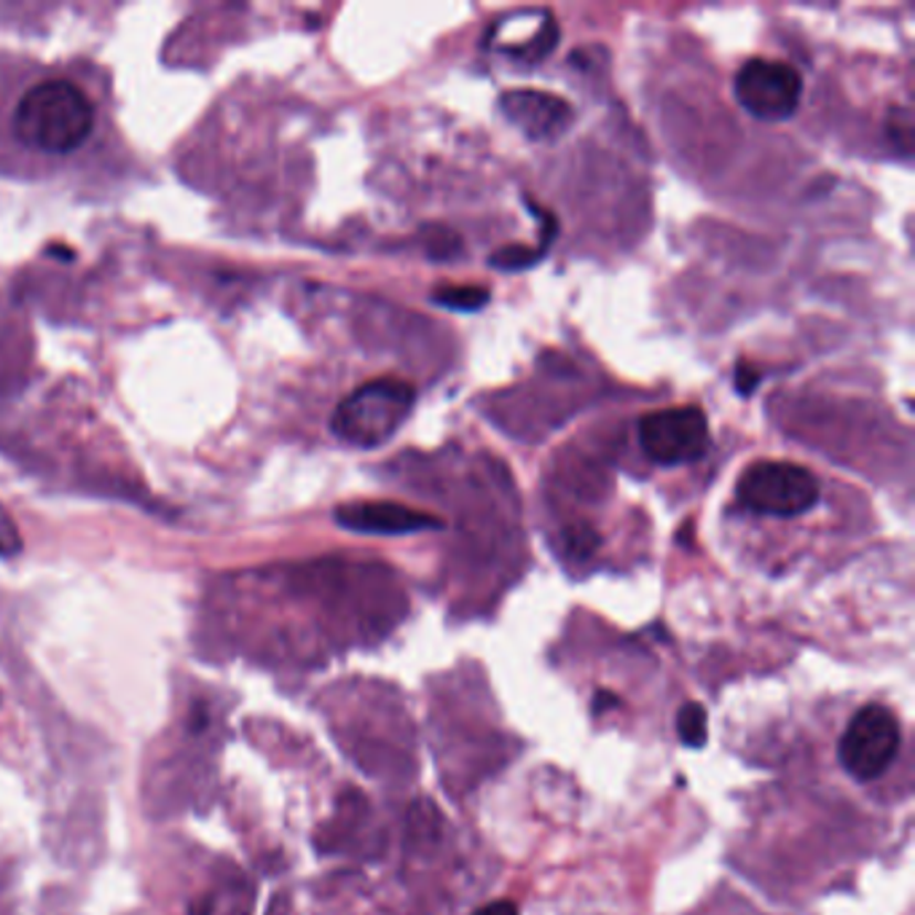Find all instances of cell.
<instances>
[{
  "instance_id": "obj_1",
  "label": "cell",
  "mask_w": 915,
  "mask_h": 915,
  "mask_svg": "<svg viewBox=\"0 0 915 915\" xmlns=\"http://www.w3.org/2000/svg\"><path fill=\"white\" fill-rule=\"evenodd\" d=\"M97 132L92 94L67 75L43 73L17 94L6 113V135L22 154L67 159L90 146Z\"/></svg>"
},
{
  "instance_id": "obj_2",
  "label": "cell",
  "mask_w": 915,
  "mask_h": 915,
  "mask_svg": "<svg viewBox=\"0 0 915 915\" xmlns=\"http://www.w3.org/2000/svg\"><path fill=\"white\" fill-rule=\"evenodd\" d=\"M417 390L409 381L374 379L349 392L330 417L338 441L355 449H376L387 443L411 417Z\"/></svg>"
},
{
  "instance_id": "obj_3",
  "label": "cell",
  "mask_w": 915,
  "mask_h": 915,
  "mask_svg": "<svg viewBox=\"0 0 915 915\" xmlns=\"http://www.w3.org/2000/svg\"><path fill=\"white\" fill-rule=\"evenodd\" d=\"M736 497L757 516H803L819 503V481L795 462L762 460L749 465L736 484Z\"/></svg>"
},
{
  "instance_id": "obj_4",
  "label": "cell",
  "mask_w": 915,
  "mask_h": 915,
  "mask_svg": "<svg viewBox=\"0 0 915 915\" xmlns=\"http://www.w3.org/2000/svg\"><path fill=\"white\" fill-rule=\"evenodd\" d=\"M902 747V730L897 717L881 704L862 706L845 725L838 742V760L851 779L867 781L881 779Z\"/></svg>"
},
{
  "instance_id": "obj_5",
  "label": "cell",
  "mask_w": 915,
  "mask_h": 915,
  "mask_svg": "<svg viewBox=\"0 0 915 915\" xmlns=\"http://www.w3.org/2000/svg\"><path fill=\"white\" fill-rule=\"evenodd\" d=\"M639 446L655 465H687L709 449V419L698 406L653 411L639 422Z\"/></svg>"
},
{
  "instance_id": "obj_6",
  "label": "cell",
  "mask_w": 915,
  "mask_h": 915,
  "mask_svg": "<svg viewBox=\"0 0 915 915\" xmlns=\"http://www.w3.org/2000/svg\"><path fill=\"white\" fill-rule=\"evenodd\" d=\"M742 108L762 122H785L803 97V75L781 60H749L733 84Z\"/></svg>"
},
{
  "instance_id": "obj_7",
  "label": "cell",
  "mask_w": 915,
  "mask_h": 915,
  "mask_svg": "<svg viewBox=\"0 0 915 915\" xmlns=\"http://www.w3.org/2000/svg\"><path fill=\"white\" fill-rule=\"evenodd\" d=\"M503 116L529 140H554L572 124L575 113L559 94L540 90H513L499 97Z\"/></svg>"
},
{
  "instance_id": "obj_8",
  "label": "cell",
  "mask_w": 915,
  "mask_h": 915,
  "mask_svg": "<svg viewBox=\"0 0 915 915\" xmlns=\"http://www.w3.org/2000/svg\"><path fill=\"white\" fill-rule=\"evenodd\" d=\"M336 524L360 535H413V532L441 529L443 522L432 513L400 503H347L336 507Z\"/></svg>"
},
{
  "instance_id": "obj_9",
  "label": "cell",
  "mask_w": 915,
  "mask_h": 915,
  "mask_svg": "<svg viewBox=\"0 0 915 915\" xmlns=\"http://www.w3.org/2000/svg\"><path fill=\"white\" fill-rule=\"evenodd\" d=\"M432 304L454 312H478L488 304V291L481 285H441L432 291Z\"/></svg>"
},
{
  "instance_id": "obj_10",
  "label": "cell",
  "mask_w": 915,
  "mask_h": 915,
  "mask_svg": "<svg viewBox=\"0 0 915 915\" xmlns=\"http://www.w3.org/2000/svg\"><path fill=\"white\" fill-rule=\"evenodd\" d=\"M676 733H680L682 744H687V747H704L706 738H709V719H706L704 706L687 701L680 714H676Z\"/></svg>"
},
{
  "instance_id": "obj_11",
  "label": "cell",
  "mask_w": 915,
  "mask_h": 915,
  "mask_svg": "<svg viewBox=\"0 0 915 915\" xmlns=\"http://www.w3.org/2000/svg\"><path fill=\"white\" fill-rule=\"evenodd\" d=\"M543 255L545 248H540V244H505V248L494 250L488 263L494 269H499V272H524V269L540 263Z\"/></svg>"
},
{
  "instance_id": "obj_12",
  "label": "cell",
  "mask_w": 915,
  "mask_h": 915,
  "mask_svg": "<svg viewBox=\"0 0 915 915\" xmlns=\"http://www.w3.org/2000/svg\"><path fill=\"white\" fill-rule=\"evenodd\" d=\"M430 255H432V261H449L451 255H456L462 250V244H460V240H456V234H451V231H438L435 234V240L430 242Z\"/></svg>"
},
{
  "instance_id": "obj_13",
  "label": "cell",
  "mask_w": 915,
  "mask_h": 915,
  "mask_svg": "<svg viewBox=\"0 0 915 915\" xmlns=\"http://www.w3.org/2000/svg\"><path fill=\"white\" fill-rule=\"evenodd\" d=\"M567 543L575 556H588L593 548H597L599 540H597V532L588 529V526H575V529H569Z\"/></svg>"
},
{
  "instance_id": "obj_14",
  "label": "cell",
  "mask_w": 915,
  "mask_h": 915,
  "mask_svg": "<svg viewBox=\"0 0 915 915\" xmlns=\"http://www.w3.org/2000/svg\"><path fill=\"white\" fill-rule=\"evenodd\" d=\"M757 381H760V371H755L749 362H738V368H736V390H738V395L755 392Z\"/></svg>"
},
{
  "instance_id": "obj_15",
  "label": "cell",
  "mask_w": 915,
  "mask_h": 915,
  "mask_svg": "<svg viewBox=\"0 0 915 915\" xmlns=\"http://www.w3.org/2000/svg\"><path fill=\"white\" fill-rule=\"evenodd\" d=\"M473 915H518V905L511 900H497L492 902V905L478 907Z\"/></svg>"
}]
</instances>
